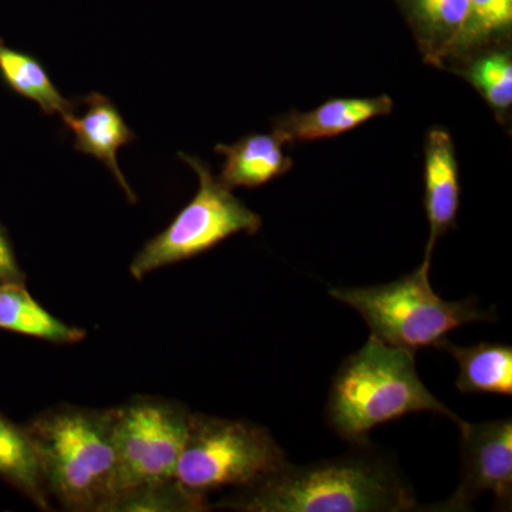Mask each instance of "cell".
<instances>
[{
  "label": "cell",
  "instance_id": "3957f363",
  "mask_svg": "<svg viewBox=\"0 0 512 512\" xmlns=\"http://www.w3.org/2000/svg\"><path fill=\"white\" fill-rule=\"evenodd\" d=\"M50 498L66 510L104 512L116 493L111 409L56 406L28 424Z\"/></svg>",
  "mask_w": 512,
  "mask_h": 512
},
{
  "label": "cell",
  "instance_id": "5b68a950",
  "mask_svg": "<svg viewBox=\"0 0 512 512\" xmlns=\"http://www.w3.org/2000/svg\"><path fill=\"white\" fill-rule=\"evenodd\" d=\"M288 463L271 431L247 420L192 413L175 480L207 497L222 488H244Z\"/></svg>",
  "mask_w": 512,
  "mask_h": 512
},
{
  "label": "cell",
  "instance_id": "277c9868",
  "mask_svg": "<svg viewBox=\"0 0 512 512\" xmlns=\"http://www.w3.org/2000/svg\"><path fill=\"white\" fill-rule=\"evenodd\" d=\"M431 258L424 254L419 268L389 284L332 288L329 295L355 309L372 336L414 355L439 348L458 328L497 320L495 309H481L476 298L456 302L440 298L430 282Z\"/></svg>",
  "mask_w": 512,
  "mask_h": 512
},
{
  "label": "cell",
  "instance_id": "6da1fadb",
  "mask_svg": "<svg viewBox=\"0 0 512 512\" xmlns=\"http://www.w3.org/2000/svg\"><path fill=\"white\" fill-rule=\"evenodd\" d=\"M217 507L242 512H406L421 510L396 464L372 444L346 456L293 466L238 488Z\"/></svg>",
  "mask_w": 512,
  "mask_h": 512
},
{
  "label": "cell",
  "instance_id": "2e32d148",
  "mask_svg": "<svg viewBox=\"0 0 512 512\" xmlns=\"http://www.w3.org/2000/svg\"><path fill=\"white\" fill-rule=\"evenodd\" d=\"M0 477L20 494L29 498L39 510L49 511L39 451L28 427L19 426L0 413Z\"/></svg>",
  "mask_w": 512,
  "mask_h": 512
},
{
  "label": "cell",
  "instance_id": "d6986e66",
  "mask_svg": "<svg viewBox=\"0 0 512 512\" xmlns=\"http://www.w3.org/2000/svg\"><path fill=\"white\" fill-rule=\"evenodd\" d=\"M511 28L512 0H468L466 19L448 59L480 53L485 46L510 35Z\"/></svg>",
  "mask_w": 512,
  "mask_h": 512
},
{
  "label": "cell",
  "instance_id": "9c48e42d",
  "mask_svg": "<svg viewBox=\"0 0 512 512\" xmlns=\"http://www.w3.org/2000/svg\"><path fill=\"white\" fill-rule=\"evenodd\" d=\"M86 111L64 117L66 127L74 136V148L80 153L101 161L116 178L128 201L136 202V192L131 190L123 171L120 170L117 154L121 147L136 140V134L127 126L116 104L100 93H90L82 99Z\"/></svg>",
  "mask_w": 512,
  "mask_h": 512
},
{
  "label": "cell",
  "instance_id": "ac0fdd59",
  "mask_svg": "<svg viewBox=\"0 0 512 512\" xmlns=\"http://www.w3.org/2000/svg\"><path fill=\"white\" fill-rule=\"evenodd\" d=\"M210 508L207 497L191 493L173 478L121 491L104 512H200Z\"/></svg>",
  "mask_w": 512,
  "mask_h": 512
},
{
  "label": "cell",
  "instance_id": "ffe728a7",
  "mask_svg": "<svg viewBox=\"0 0 512 512\" xmlns=\"http://www.w3.org/2000/svg\"><path fill=\"white\" fill-rule=\"evenodd\" d=\"M463 76L477 92L503 116L512 104V57L510 50H488L478 53L463 70Z\"/></svg>",
  "mask_w": 512,
  "mask_h": 512
},
{
  "label": "cell",
  "instance_id": "30bf717a",
  "mask_svg": "<svg viewBox=\"0 0 512 512\" xmlns=\"http://www.w3.org/2000/svg\"><path fill=\"white\" fill-rule=\"evenodd\" d=\"M424 208L430 225L426 255H433L436 242L456 227L461 187L453 138L443 128L429 131L424 164Z\"/></svg>",
  "mask_w": 512,
  "mask_h": 512
},
{
  "label": "cell",
  "instance_id": "52a82bcc",
  "mask_svg": "<svg viewBox=\"0 0 512 512\" xmlns=\"http://www.w3.org/2000/svg\"><path fill=\"white\" fill-rule=\"evenodd\" d=\"M191 416L185 404L161 397L137 396L111 407L117 456L114 495L175 478Z\"/></svg>",
  "mask_w": 512,
  "mask_h": 512
},
{
  "label": "cell",
  "instance_id": "9a60e30c",
  "mask_svg": "<svg viewBox=\"0 0 512 512\" xmlns=\"http://www.w3.org/2000/svg\"><path fill=\"white\" fill-rule=\"evenodd\" d=\"M0 329L55 345H74L86 339L83 329L46 311L30 295L26 282H0Z\"/></svg>",
  "mask_w": 512,
  "mask_h": 512
},
{
  "label": "cell",
  "instance_id": "8992f818",
  "mask_svg": "<svg viewBox=\"0 0 512 512\" xmlns=\"http://www.w3.org/2000/svg\"><path fill=\"white\" fill-rule=\"evenodd\" d=\"M178 157L195 171L200 188L171 224L134 256L128 271L136 281L204 254L241 232L255 235L262 227V218L238 200L204 161L184 153H178Z\"/></svg>",
  "mask_w": 512,
  "mask_h": 512
},
{
  "label": "cell",
  "instance_id": "ba28073f",
  "mask_svg": "<svg viewBox=\"0 0 512 512\" xmlns=\"http://www.w3.org/2000/svg\"><path fill=\"white\" fill-rule=\"evenodd\" d=\"M460 430L463 477L440 511H467L480 495L493 494L498 510L512 507V420L468 423Z\"/></svg>",
  "mask_w": 512,
  "mask_h": 512
},
{
  "label": "cell",
  "instance_id": "44dd1931",
  "mask_svg": "<svg viewBox=\"0 0 512 512\" xmlns=\"http://www.w3.org/2000/svg\"><path fill=\"white\" fill-rule=\"evenodd\" d=\"M0 282H26L8 231L0 222Z\"/></svg>",
  "mask_w": 512,
  "mask_h": 512
},
{
  "label": "cell",
  "instance_id": "8fae6325",
  "mask_svg": "<svg viewBox=\"0 0 512 512\" xmlns=\"http://www.w3.org/2000/svg\"><path fill=\"white\" fill-rule=\"evenodd\" d=\"M393 100L387 94L363 99H332L311 111H292L275 120V131L285 143L315 141L339 136L366 121L392 113Z\"/></svg>",
  "mask_w": 512,
  "mask_h": 512
},
{
  "label": "cell",
  "instance_id": "4fadbf2b",
  "mask_svg": "<svg viewBox=\"0 0 512 512\" xmlns=\"http://www.w3.org/2000/svg\"><path fill=\"white\" fill-rule=\"evenodd\" d=\"M412 29L424 60L443 66L453 49L468 0H396Z\"/></svg>",
  "mask_w": 512,
  "mask_h": 512
},
{
  "label": "cell",
  "instance_id": "7c38bea8",
  "mask_svg": "<svg viewBox=\"0 0 512 512\" xmlns=\"http://www.w3.org/2000/svg\"><path fill=\"white\" fill-rule=\"evenodd\" d=\"M285 140L278 131L249 134L234 144H218L215 151L225 157L220 180L228 188H258L292 170L293 161L284 153Z\"/></svg>",
  "mask_w": 512,
  "mask_h": 512
},
{
  "label": "cell",
  "instance_id": "5bb4252c",
  "mask_svg": "<svg viewBox=\"0 0 512 512\" xmlns=\"http://www.w3.org/2000/svg\"><path fill=\"white\" fill-rule=\"evenodd\" d=\"M439 350L458 365L456 387L463 394L512 396V348L504 343L481 342L458 346L446 339Z\"/></svg>",
  "mask_w": 512,
  "mask_h": 512
},
{
  "label": "cell",
  "instance_id": "e0dca14e",
  "mask_svg": "<svg viewBox=\"0 0 512 512\" xmlns=\"http://www.w3.org/2000/svg\"><path fill=\"white\" fill-rule=\"evenodd\" d=\"M0 79L12 92L40 107L47 116L62 119L76 113L77 104L66 99L35 56L13 49L0 39Z\"/></svg>",
  "mask_w": 512,
  "mask_h": 512
},
{
  "label": "cell",
  "instance_id": "7a4b0ae2",
  "mask_svg": "<svg viewBox=\"0 0 512 512\" xmlns=\"http://www.w3.org/2000/svg\"><path fill=\"white\" fill-rule=\"evenodd\" d=\"M414 357L370 335L362 348L343 360L333 377L325 412L336 436L363 446L377 427L414 413L439 414L457 427L463 423L427 389Z\"/></svg>",
  "mask_w": 512,
  "mask_h": 512
}]
</instances>
